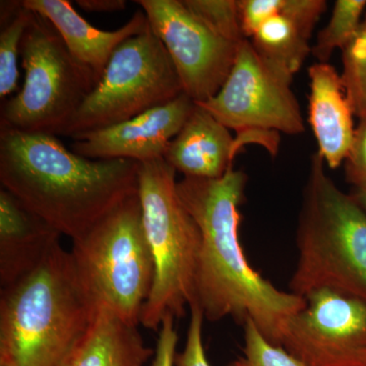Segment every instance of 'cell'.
<instances>
[{"label":"cell","mask_w":366,"mask_h":366,"mask_svg":"<svg viewBox=\"0 0 366 366\" xmlns=\"http://www.w3.org/2000/svg\"><path fill=\"white\" fill-rule=\"evenodd\" d=\"M346 180L354 192H366V120H360L345 159Z\"/></svg>","instance_id":"484cf974"},{"label":"cell","mask_w":366,"mask_h":366,"mask_svg":"<svg viewBox=\"0 0 366 366\" xmlns=\"http://www.w3.org/2000/svg\"><path fill=\"white\" fill-rule=\"evenodd\" d=\"M177 343L178 333L175 327V317H166L159 329L157 346L152 366H175Z\"/></svg>","instance_id":"4316f807"},{"label":"cell","mask_w":366,"mask_h":366,"mask_svg":"<svg viewBox=\"0 0 366 366\" xmlns=\"http://www.w3.org/2000/svg\"><path fill=\"white\" fill-rule=\"evenodd\" d=\"M342 52V81L354 115L366 120V11L357 33Z\"/></svg>","instance_id":"44dd1931"},{"label":"cell","mask_w":366,"mask_h":366,"mask_svg":"<svg viewBox=\"0 0 366 366\" xmlns=\"http://www.w3.org/2000/svg\"><path fill=\"white\" fill-rule=\"evenodd\" d=\"M21 56L25 81L2 106L1 127L57 136L97 85V76L72 57L51 24L35 13Z\"/></svg>","instance_id":"52a82bcc"},{"label":"cell","mask_w":366,"mask_h":366,"mask_svg":"<svg viewBox=\"0 0 366 366\" xmlns=\"http://www.w3.org/2000/svg\"><path fill=\"white\" fill-rule=\"evenodd\" d=\"M61 234L26 208L6 189L0 190V283H14L44 261Z\"/></svg>","instance_id":"9a60e30c"},{"label":"cell","mask_w":366,"mask_h":366,"mask_svg":"<svg viewBox=\"0 0 366 366\" xmlns=\"http://www.w3.org/2000/svg\"><path fill=\"white\" fill-rule=\"evenodd\" d=\"M184 6L214 32L235 44L245 40L236 0H182Z\"/></svg>","instance_id":"603a6c76"},{"label":"cell","mask_w":366,"mask_h":366,"mask_svg":"<svg viewBox=\"0 0 366 366\" xmlns=\"http://www.w3.org/2000/svg\"><path fill=\"white\" fill-rule=\"evenodd\" d=\"M366 11V0H337L327 25L317 34L312 54L327 62L336 49L343 50L357 33Z\"/></svg>","instance_id":"d6986e66"},{"label":"cell","mask_w":366,"mask_h":366,"mask_svg":"<svg viewBox=\"0 0 366 366\" xmlns=\"http://www.w3.org/2000/svg\"><path fill=\"white\" fill-rule=\"evenodd\" d=\"M326 9L325 0H285L280 13L264 23L250 42L262 59L293 76L312 53L310 38Z\"/></svg>","instance_id":"e0dca14e"},{"label":"cell","mask_w":366,"mask_h":366,"mask_svg":"<svg viewBox=\"0 0 366 366\" xmlns=\"http://www.w3.org/2000/svg\"><path fill=\"white\" fill-rule=\"evenodd\" d=\"M69 252L79 284L94 305L112 310L132 326L141 324L155 280V264L139 194L127 197L72 240Z\"/></svg>","instance_id":"8992f818"},{"label":"cell","mask_w":366,"mask_h":366,"mask_svg":"<svg viewBox=\"0 0 366 366\" xmlns=\"http://www.w3.org/2000/svg\"><path fill=\"white\" fill-rule=\"evenodd\" d=\"M23 6L49 21L76 61L90 69L98 81L118 46L144 32L149 21L143 11L115 31H103L88 23L66 0H24Z\"/></svg>","instance_id":"4fadbf2b"},{"label":"cell","mask_w":366,"mask_h":366,"mask_svg":"<svg viewBox=\"0 0 366 366\" xmlns=\"http://www.w3.org/2000/svg\"><path fill=\"white\" fill-rule=\"evenodd\" d=\"M292 81V76L262 59L245 39L222 88L213 98L196 104L235 131L242 147L261 144L274 154L280 132L295 136L305 132L300 105L291 90Z\"/></svg>","instance_id":"9c48e42d"},{"label":"cell","mask_w":366,"mask_h":366,"mask_svg":"<svg viewBox=\"0 0 366 366\" xmlns=\"http://www.w3.org/2000/svg\"><path fill=\"white\" fill-rule=\"evenodd\" d=\"M194 108L196 102L182 93L131 119L72 137L71 150L93 160L127 159L144 163L163 159Z\"/></svg>","instance_id":"7c38bea8"},{"label":"cell","mask_w":366,"mask_h":366,"mask_svg":"<svg viewBox=\"0 0 366 366\" xmlns=\"http://www.w3.org/2000/svg\"><path fill=\"white\" fill-rule=\"evenodd\" d=\"M312 155L296 229L297 262L289 290L305 297L320 289L366 301V212L327 177Z\"/></svg>","instance_id":"277c9868"},{"label":"cell","mask_w":366,"mask_h":366,"mask_svg":"<svg viewBox=\"0 0 366 366\" xmlns=\"http://www.w3.org/2000/svg\"><path fill=\"white\" fill-rule=\"evenodd\" d=\"M97 310L59 243L37 268L1 287L0 366H59Z\"/></svg>","instance_id":"3957f363"},{"label":"cell","mask_w":366,"mask_h":366,"mask_svg":"<svg viewBox=\"0 0 366 366\" xmlns=\"http://www.w3.org/2000/svg\"><path fill=\"white\" fill-rule=\"evenodd\" d=\"M285 0H237L240 26L245 39H252L264 23L280 13Z\"/></svg>","instance_id":"d4e9b609"},{"label":"cell","mask_w":366,"mask_h":366,"mask_svg":"<svg viewBox=\"0 0 366 366\" xmlns=\"http://www.w3.org/2000/svg\"><path fill=\"white\" fill-rule=\"evenodd\" d=\"M153 32L162 41L182 81L196 103L218 93L227 79L240 44L204 25L182 0H137Z\"/></svg>","instance_id":"30bf717a"},{"label":"cell","mask_w":366,"mask_h":366,"mask_svg":"<svg viewBox=\"0 0 366 366\" xmlns=\"http://www.w3.org/2000/svg\"><path fill=\"white\" fill-rule=\"evenodd\" d=\"M242 355L228 366H307L284 347L269 341L252 320L243 324Z\"/></svg>","instance_id":"7402d4cb"},{"label":"cell","mask_w":366,"mask_h":366,"mask_svg":"<svg viewBox=\"0 0 366 366\" xmlns=\"http://www.w3.org/2000/svg\"><path fill=\"white\" fill-rule=\"evenodd\" d=\"M182 81L150 25L118 46L104 72L60 136L112 127L182 95Z\"/></svg>","instance_id":"ba28073f"},{"label":"cell","mask_w":366,"mask_h":366,"mask_svg":"<svg viewBox=\"0 0 366 366\" xmlns=\"http://www.w3.org/2000/svg\"><path fill=\"white\" fill-rule=\"evenodd\" d=\"M352 194L353 197H355L356 201L361 204V207H362L366 212V192H353Z\"/></svg>","instance_id":"f1b7e54d"},{"label":"cell","mask_w":366,"mask_h":366,"mask_svg":"<svg viewBox=\"0 0 366 366\" xmlns=\"http://www.w3.org/2000/svg\"><path fill=\"white\" fill-rule=\"evenodd\" d=\"M33 13L21 6L13 16L4 21L0 33V98L11 95L18 88L20 74L18 57L21 41L32 20ZM4 24V23H2Z\"/></svg>","instance_id":"ffe728a7"},{"label":"cell","mask_w":366,"mask_h":366,"mask_svg":"<svg viewBox=\"0 0 366 366\" xmlns=\"http://www.w3.org/2000/svg\"><path fill=\"white\" fill-rule=\"evenodd\" d=\"M308 78V122L319 146L317 153L336 169L345 161L355 134L352 105L341 74L329 62L310 66Z\"/></svg>","instance_id":"5bb4252c"},{"label":"cell","mask_w":366,"mask_h":366,"mask_svg":"<svg viewBox=\"0 0 366 366\" xmlns=\"http://www.w3.org/2000/svg\"><path fill=\"white\" fill-rule=\"evenodd\" d=\"M177 170L165 159L139 163V194L155 280L141 324L159 331L166 317L180 319L194 300L201 232L180 199Z\"/></svg>","instance_id":"5b68a950"},{"label":"cell","mask_w":366,"mask_h":366,"mask_svg":"<svg viewBox=\"0 0 366 366\" xmlns=\"http://www.w3.org/2000/svg\"><path fill=\"white\" fill-rule=\"evenodd\" d=\"M190 320L187 341L182 352L175 356V366H211L203 343L204 314L197 303L189 305Z\"/></svg>","instance_id":"cb8c5ba5"},{"label":"cell","mask_w":366,"mask_h":366,"mask_svg":"<svg viewBox=\"0 0 366 366\" xmlns=\"http://www.w3.org/2000/svg\"><path fill=\"white\" fill-rule=\"evenodd\" d=\"M154 354L137 326L99 307L59 366H144Z\"/></svg>","instance_id":"ac0fdd59"},{"label":"cell","mask_w":366,"mask_h":366,"mask_svg":"<svg viewBox=\"0 0 366 366\" xmlns=\"http://www.w3.org/2000/svg\"><path fill=\"white\" fill-rule=\"evenodd\" d=\"M236 154L230 129L196 104L164 159L184 177L218 179L233 169Z\"/></svg>","instance_id":"2e32d148"},{"label":"cell","mask_w":366,"mask_h":366,"mask_svg":"<svg viewBox=\"0 0 366 366\" xmlns=\"http://www.w3.org/2000/svg\"><path fill=\"white\" fill-rule=\"evenodd\" d=\"M247 180L243 171L233 168L218 179L177 182L182 204L201 232L192 303L209 322L230 317L243 326L252 320L269 341L281 346L288 320L307 301L277 288L247 261L239 237Z\"/></svg>","instance_id":"6da1fadb"},{"label":"cell","mask_w":366,"mask_h":366,"mask_svg":"<svg viewBox=\"0 0 366 366\" xmlns=\"http://www.w3.org/2000/svg\"><path fill=\"white\" fill-rule=\"evenodd\" d=\"M305 298L281 346L307 366H366V301L329 289Z\"/></svg>","instance_id":"8fae6325"},{"label":"cell","mask_w":366,"mask_h":366,"mask_svg":"<svg viewBox=\"0 0 366 366\" xmlns=\"http://www.w3.org/2000/svg\"><path fill=\"white\" fill-rule=\"evenodd\" d=\"M139 169L127 159L83 157L54 134L1 127L2 189L71 240L137 194Z\"/></svg>","instance_id":"7a4b0ae2"},{"label":"cell","mask_w":366,"mask_h":366,"mask_svg":"<svg viewBox=\"0 0 366 366\" xmlns=\"http://www.w3.org/2000/svg\"><path fill=\"white\" fill-rule=\"evenodd\" d=\"M76 4L84 11L98 14L117 13L127 7L125 0H78Z\"/></svg>","instance_id":"83f0119b"}]
</instances>
